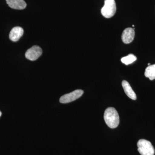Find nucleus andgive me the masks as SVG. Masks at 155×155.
<instances>
[{
  "label": "nucleus",
  "instance_id": "f257e3e1",
  "mask_svg": "<svg viewBox=\"0 0 155 155\" xmlns=\"http://www.w3.org/2000/svg\"><path fill=\"white\" fill-rule=\"evenodd\" d=\"M104 119L106 124L111 128H115L119 124V117L115 108L109 107L106 109L104 114Z\"/></svg>",
  "mask_w": 155,
  "mask_h": 155
},
{
  "label": "nucleus",
  "instance_id": "f03ea898",
  "mask_svg": "<svg viewBox=\"0 0 155 155\" xmlns=\"http://www.w3.org/2000/svg\"><path fill=\"white\" fill-rule=\"evenodd\" d=\"M138 151L141 155H154L155 149L150 142L145 139H140L137 143Z\"/></svg>",
  "mask_w": 155,
  "mask_h": 155
},
{
  "label": "nucleus",
  "instance_id": "7ed1b4c3",
  "mask_svg": "<svg viewBox=\"0 0 155 155\" xmlns=\"http://www.w3.org/2000/svg\"><path fill=\"white\" fill-rule=\"evenodd\" d=\"M116 6L115 0H105L104 5L101 10V14L104 17L110 18L115 15Z\"/></svg>",
  "mask_w": 155,
  "mask_h": 155
},
{
  "label": "nucleus",
  "instance_id": "20e7f679",
  "mask_svg": "<svg viewBox=\"0 0 155 155\" xmlns=\"http://www.w3.org/2000/svg\"><path fill=\"white\" fill-rule=\"evenodd\" d=\"M84 93L82 90H76L74 91L62 96L60 99V103L67 104L72 102L80 98Z\"/></svg>",
  "mask_w": 155,
  "mask_h": 155
},
{
  "label": "nucleus",
  "instance_id": "39448f33",
  "mask_svg": "<svg viewBox=\"0 0 155 155\" xmlns=\"http://www.w3.org/2000/svg\"><path fill=\"white\" fill-rule=\"evenodd\" d=\"M42 53L41 48L38 46H34L26 51L25 54V58L31 61H36Z\"/></svg>",
  "mask_w": 155,
  "mask_h": 155
},
{
  "label": "nucleus",
  "instance_id": "423d86ee",
  "mask_svg": "<svg viewBox=\"0 0 155 155\" xmlns=\"http://www.w3.org/2000/svg\"><path fill=\"white\" fill-rule=\"evenodd\" d=\"M135 31L132 28H127L123 31L122 35V41L126 44L130 43L134 39Z\"/></svg>",
  "mask_w": 155,
  "mask_h": 155
},
{
  "label": "nucleus",
  "instance_id": "0eeeda50",
  "mask_svg": "<svg viewBox=\"0 0 155 155\" xmlns=\"http://www.w3.org/2000/svg\"><path fill=\"white\" fill-rule=\"evenodd\" d=\"M24 30L19 26L12 28L9 34V38L13 41H17L23 35Z\"/></svg>",
  "mask_w": 155,
  "mask_h": 155
},
{
  "label": "nucleus",
  "instance_id": "6e6552de",
  "mask_svg": "<svg viewBox=\"0 0 155 155\" xmlns=\"http://www.w3.org/2000/svg\"><path fill=\"white\" fill-rule=\"evenodd\" d=\"M9 7L16 10H23L26 8V4L24 0H6Z\"/></svg>",
  "mask_w": 155,
  "mask_h": 155
},
{
  "label": "nucleus",
  "instance_id": "1a4fd4ad",
  "mask_svg": "<svg viewBox=\"0 0 155 155\" xmlns=\"http://www.w3.org/2000/svg\"><path fill=\"white\" fill-rule=\"evenodd\" d=\"M122 86L127 97H129L131 99L136 100V95L130 86V84L127 81L125 80L123 81H122Z\"/></svg>",
  "mask_w": 155,
  "mask_h": 155
},
{
  "label": "nucleus",
  "instance_id": "9d476101",
  "mask_svg": "<svg viewBox=\"0 0 155 155\" xmlns=\"http://www.w3.org/2000/svg\"><path fill=\"white\" fill-rule=\"evenodd\" d=\"M145 76L150 80L155 79V64L147 67L144 73Z\"/></svg>",
  "mask_w": 155,
  "mask_h": 155
},
{
  "label": "nucleus",
  "instance_id": "9b49d317",
  "mask_svg": "<svg viewBox=\"0 0 155 155\" xmlns=\"http://www.w3.org/2000/svg\"><path fill=\"white\" fill-rule=\"evenodd\" d=\"M136 57L132 54H130L126 57H123L121 59V61L123 64L126 65H128L129 64H132L134 61H136Z\"/></svg>",
  "mask_w": 155,
  "mask_h": 155
},
{
  "label": "nucleus",
  "instance_id": "f8f14e48",
  "mask_svg": "<svg viewBox=\"0 0 155 155\" xmlns=\"http://www.w3.org/2000/svg\"><path fill=\"white\" fill-rule=\"evenodd\" d=\"M2 112L0 111V117H1V116H2Z\"/></svg>",
  "mask_w": 155,
  "mask_h": 155
},
{
  "label": "nucleus",
  "instance_id": "ddd939ff",
  "mask_svg": "<svg viewBox=\"0 0 155 155\" xmlns=\"http://www.w3.org/2000/svg\"><path fill=\"white\" fill-rule=\"evenodd\" d=\"M148 66H150V64H148Z\"/></svg>",
  "mask_w": 155,
  "mask_h": 155
}]
</instances>
